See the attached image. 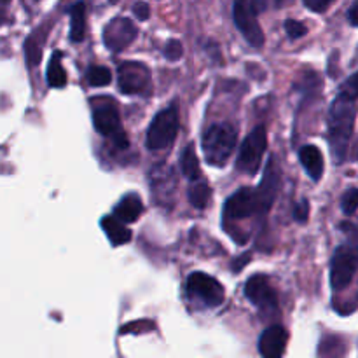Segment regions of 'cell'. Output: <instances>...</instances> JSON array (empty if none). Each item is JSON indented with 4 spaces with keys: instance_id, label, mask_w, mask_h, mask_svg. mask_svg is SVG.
<instances>
[{
    "instance_id": "6da1fadb",
    "label": "cell",
    "mask_w": 358,
    "mask_h": 358,
    "mask_svg": "<svg viewBox=\"0 0 358 358\" xmlns=\"http://www.w3.org/2000/svg\"><path fill=\"white\" fill-rule=\"evenodd\" d=\"M355 126V101L338 94L329 110V142L338 164L345 161Z\"/></svg>"
},
{
    "instance_id": "7a4b0ae2",
    "label": "cell",
    "mask_w": 358,
    "mask_h": 358,
    "mask_svg": "<svg viewBox=\"0 0 358 358\" xmlns=\"http://www.w3.org/2000/svg\"><path fill=\"white\" fill-rule=\"evenodd\" d=\"M268 0H234L233 17L238 30L254 48L264 45V31L259 24V14L264 13Z\"/></svg>"
},
{
    "instance_id": "3957f363",
    "label": "cell",
    "mask_w": 358,
    "mask_h": 358,
    "mask_svg": "<svg viewBox=\"0 0 358 358\" xmlns=\"http://www.w3.org/2000/svg\"><path fill=\"white\" fill-rule=\"evenodd\" d=\"M236 145V129L231 124H215L203 135V152L212 166H224Z\"/></svg>"
},
{
    "instance_id": "277c9868",
    "label": "cell",
    "mask_w": 358,
    "mask_h": 358,
    "mask_svg": "<svg viewBox=\"0 0 358 358\" xmlns=\"http://www.w3.org/2000/svg\"><path fill=\"white\" fill-rule=\"evenodd\" d=\"M178 133V108L177 105H170L168 108L161 110L159 114L154 117L150 122L149 129H147V149L154 150H164L170 149L171 143L175 142Z\"/></svg>"
},
{
    "instance_id": "5b68a950",
    "label": "cell",
    "mask_w": 358,
    "mask_h": 358,
    "mask_svg": "<svg viewBox=\"0 0 358 358\" xmlns=\"http://www.w3.org/2000/svg\"><path fill=\"white\" fill-rule=\"evenodd\" d=\"M271 203L261 194L259 189H240L236 194L231 196L224 206V219L243 220L257 213H266Z\"/></svg>"
},
{
    "instance_id": "8992f818",
    "label": "cell",
    "mask_w": 358,
    "mask_h": 358,
    "mask_svg": "<svg viewBox=\"0 0 358 358\" xmlns=\"http://www.w3.org/2000/svg\"><path fill=\"white\" fill-rule=\"evenodd\" d=\"M268 149V135L264 126H257L241 143L240 154L236 159V168L241 173L254 177L259 173L262 164V156Z\"/></svg>"
},
{
    "instance_id": "52a82bcc",
    "label": "cell",
    "mask_w": 358,
    "mask_h": 358,
    "mask_svg": "<svg viewBox=\"0 0 358 358\" xmlns=\"http://www.w3.org/2000/svg\"><path fill=\"white\" fill-rule=\"evenodd\" d=\"M358 269V243H345L336 248L331 262V285L336 292L352 283Z\"/></svg>"
},
{
    "instance_id": "ba28073f",
    "label": "cell",
    "mask_w": 358,
    "mask_h": 358,
    "mask_svg": "<svg viewBox=\"0 0 358 358\" xmlns=\"http://www.w3.org/2000/svg\"><path fill=\"white\" fill-rule=\"evenodd\" d=\"M93 124L94 129L101 136L110 138L117 149H128V138H126L124 129H122L121 124V117H119V110L114 103L96 105L93 108Z\"/></svg>"
},
{
    "instance_id": "9c48e42d",
    "label": "cell",
    "mask_w": 358,
    "mask_h": 358,
    "mask_svg": "<svg viewBox=\"0 0 358 358\" xmlns=\"http://www.w3.org/2000/svg\"><path fill=\"white\" fill-rule=\"evenodd\" d=\"M187 294L192 301L206 308H217L224 303V287L213 276L196 271L187 278Z\"/></svg>"
},
{
    "instance_id": "30bf717a",
    "label": "cell",
    "mask_w": 358,
    "mask_h": 358,
    "mask_svg": "<svg viewBox=\"0 0 358 358\" xmlns=\"http://www.w3.org/2000/svg\"><path fill=\"white\" fill-rule=\"evenodd\" d=\"M245 296L264 315L278 313V297L269 280L262 275L252 276L245 285Z\"/></svg>"
},
{
    "instance_id": "8fae6325",
    "label": "cell",
    "mask_w": 358,
    "mask_h": 358,
    "mask_svg": "<svg viewBox=\"0 0 358 358\" xmlns=\"http://www.w3.org/2000/svg\"><path fill=\"white\" fill-rule=\"evenodd\" d=\"M119 90L126 94L145 93L150 86V72L143 63L126 62L117 70Z\"/></svg>"
},
{
    "instance_id": "7c38bea8",
    "label": "cell",
    "mask_w": 358,
    "mask_h": 358,
    "mask_svg": "<svg viewBox=\"0 0 358 358\" xmlns=\"http://www.w3.org/2000/svg\"><path fill=\"white\" fill-rule=\"evenodd\" d=\"M149 182L154 196L161 205H170L173 201L175 189H177V177H175L173 168L168 164H157L150 170Z\"/></svg>"
},
{
    "instance_id": "4fadbf2b",
    "label": "cell",
    "mask_w": 358,
    "mask_h": 358,
    "mask_svg": "<svg viewBox=\"0 0 358 358\" xmlns=\"http://www.w3.org/2000/svg\"><path fill=\"white\" fill-rule=\"evenodd\" d=\"M136 37V27L126 17H117V20L110 21L103 30V42L108 49L114 52L122 51L128 48Z\"/></svg>"
},
{
    "instance_id": "5bb4252c",
    "label": "cell",
    "mask_w": 358,
    "mask_h": 358,
    "mask_svg": "<svg viewBox=\"0 0 358 358\" xmlns=\"http://www.w3.org/2000/svg\"><path fill=\"white\" fill-rule=\"evenodd\" d=\"M289 334L282 325H271L259 338V353L266 358H280L285 353Z\"/></svg>"
},
{
    "instance_id": "9a60e30c",
    "label": "cell",
    "mask_w": 358,
    "mask_h": 358,
    "mask_svg": "<svg viewBox=\"0 0 358 358\" xmlns=\"http://www.w3.org/2000/svg\"><path fill=\"white\" fill-rule=\"evenodd\" d=\"M143 212V203L138 194H126L121 201L115 205L114 217L122 224H131L140 219Z\"/></svg>"
},
{
    "instance_id": "2e32d148",
    "label": "cell",
    "mask_w": 358,
    "mask_h": 358,
    "mask_svg": "<svg viewBox=\"0 0 358 358\" xmlns=\"http://www.w3.org/2000/svg\"><path fill=\"white\" fill-rule=\"evenodd\" d=\"M299 159L311 180H320L322 175H324V156H322L320 149L315 145H304L299 150Z\"/></svg>"
},
{
    "instance_id": "e0dca14e",
    "label": "cell",
    "mask_w": 358,
    "mask_h": 358,
    "mask_svg": "<svg viewBox=\"0 0 358 358\" xmlns=\"http://www.w3.org/2000/svg\"><path fill=\"white\" fill-rule=\"evenodd\" d=\"M100 226L114 247H121V245H126L131 241V231L121 220L115 219V217H103Z\"/></svg>"
},
{
    "instance_id": "ac0fdd59",
    "label": "cell",
    "mask_w": 358,
    "mask_h": 358,
    "mask_svg": "<svg viewBox=\"0 0 358 358\" xmlns=\"http://www.w3.org/2000/svg\"><path fill=\"white\" fill-rule=\"evenodd\" d=\"M70 38L72 42H80L86 35V6L77 2L70 7Z\"/></svg>"
},
{
    "instance_id": "d6986e66",
    "label": "cell",
    "mask_w": 358,
    "mask_h": 358,
    "mask_svg": "<svg viewBox=\"0 0 358 358\" xmlns=\"http://www.w3.org/2000/svg\"><path fill=\"white\" fill-rule=\"evenodd\" d=\"M182 175L189 180H199L201 178V168H199L198 156H196L194 145H187L180 156Z\"/></svg>"
},
{
    "instance_id": "ffe728a7",
    "label": "cell",
    "mask_w": 358,
    "mask_h": 358,
    "mask_svg": "<svg viewBox=\"0 0 358 358\" xmlns=\"http://www.w3.org/2000/svg\"><path fill=\"white\" fill-rule=\"evenodd\" d=\"M48 84L51 87H63L66 84V72L62 66V52H55L49 59Z\"/></svg>"
},
{
    "instance_id": "44dd1931",
    "label": "cell",
    "mask_w": 358,
    "mask_h": 358,
    "mask_svg": "<svg viewBox=\"0 0 358 358\" xmlns=\"http://www.w3.org/2000/svg\"><path fill=\"white\" fill-rule=\"evenodd\" d=\"M210 198H212V191H210L208 184H205V182L196 180V184L189 187V201L194 208L205 210L208 206Z\"/></svg>"
},
{
    "instance_id": "7402d4cb",
    "label": "cell",
    "mask_w": 358,
    "mask_h": 358,
    "mask_svg": "<svg viewBox=\"0 0 358 358\" xmlns=\"http://www.w3.org/2000/svg\"><path fill=\"white\" fill-rule=\"evenodd\" d=\"M86 79L87 83L91 84V86L94 87H103V86H108L112 80V73L110 70L105 69V66H90L86 72Z\"/></svg>"
},
{
    "instance_id": "603a6c76",
    "label": "cell",
    "mask_w": 358,
    "mask_h": 358,
    "mask_svg": "<svg viewBox=\"0 0 358 358\" xmlns=\"http://www.w3.org/2000/svg\"><path fill=\"white\" fill-rule=\"evenodd\" d=\"M358 208V189L352 187L341 196V210L345 215H353Z\"/></svg>"
},
{
    "instance_id": "cb8c5ba5",
    "label": "cell",
    "mask_w": 358,
    "mask_h": 358,
    "mask_svg": "<svg viewBox=\"0 0 358 358\" xmlns=\"http://www.w3.org/2000/svg\"><path fill=\"white\" fill-rule=\"evenodd\" d=\"M339 94L345 98H348V100H353V101L357 100L358 98V72L353 73V76H350L348 79L341 84V87H339Z\"/></svg>"
},
{
    "instance_id": "d4e9b609",
    "label": "cell",
    "mask_w": 358,
    "mask_h": 358,
    "mask_svg": "<svg viewBox=\"0 0 358 358\" xmlns=\"http://www.w3.org/2000/svg\"><path fill=\"white\" fill-rule=\"evenodd\" d=\"M164 56H166L170 62H177V59L182 58V52H184V48H182L180 42L177 38H170L164 45Z\"/></svg>"
},
{
    "instance_id": "484cf974",
    "label": "cell",
    "mask_w": 358,
    "mask_h": 358,
    "mask_svg": "<svg viewBox=\"0 0 358 358\" xmlns=\"http://www.w3.org/2000/svg\"><path fill=\"white\" fill-rule=\"evenodd\" d=\"M285 31L290 38H301L308 34V28L304 27L301 21L287 20L285 21Z\"/></svg>"
},
{
    "instance_id": "4316f807",
    "label": "cell",
    "mask_w": 358,
    "mask_h": 358,
    "mask_svg": "<svg viewBox=\"0 0 358 358\" xmlns=\"http://www.w3.org/2000/svg\"><path fill=\"white\" fill-rule=\"evenodd\" d=\"M308 217H310V203L306 201V199H303V201H299L296 205V208H294V219L297 220V222H306Z\"/></svg>"
},
{
    "instance_id": "83f0119b",
    "label": "cell",
    "mask_w": 358,
    "mask_h": 358,
    "mask_svg": "<svg viewBox=\"0 0 358 358\" xmlns=\"http://www.w3.org/2000/svg\"><path fill=\"white\" fill-rule=\"evenodd\" d=\"M332 0H304L308 9L315 10V13H324L329 6H331Z\"/></svg>"
},
{
    "instance_id": "f1b7e54d",
    "label": "cell",
    "mask_w": 358,
    "mask_h": 358,
    "mask_svg": "<svg viewBox=\"0 0 358 358\" xmlns=\"http://www.w3.org/2000/svg\"><path fill=\"white\" fill-rule=\"evenodd\" d=\"M133 13H135L136 20L145 21L147 17H149L150 9H149V6H147V2H136L135 6H133Z\"/></svg>"
},
{
    "instance_id": "f546056e",
    "label": "cell",
    "mask_w": 358,
    "mask_h": 358,
    "mask_svg": "<svg viewBox=\"0 0 358 358\" xmlns=\"http://www.w3.org/2000/svg\"><path fill=\"white\" fill-rule=\"evenodd\" d=\"M348 20H350V23L353 24V27H358V0L355 3H353L352 7H350Z\"/></svg>"
},
{
    "instance_id": "4dcf8cb0",
    "label": "cell",
    "mask_w": 358,
    "mask_h": 358,
    "mask_svg": "<svg viewBox=\"0 0 358 358\" xmlns=\"http://www.w3.org/2000/svg\"><path fill=\"white\" fill-rule=\"evenodd\" d=\"M273 2H275V6H276V7H282V6H283V2H285V0H273Z\"/></svg>"
},
{
    "instance_id": "1f68e13d",
    "label": "cell",
    "mask_w": 358,
    "mask_h": 358,
    "mask_svg": "<svg viewBox=\"0 0 358 358\" xmlns=\"http://www.w3.org/2000/svg\"><path fill=\"white\" fill-rule=\"evenodd\" d=\"M7 2H9V0H0V7H3V6H6Z\"/></svg>"
}]
</instances>
